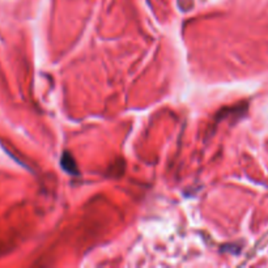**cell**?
I'll return each instance as SVG.
<instances>
[{
  "label": "cell",
  "instance_id": "1",
  "mask_svg": "<svg viewBox=\"0 0 268 268\" xmlns=\"http://www.w3.org/2000/svg\"><path fill=\"white\" fill-rule=\"evenodd\" d=\"M62 166L66 172L71 173V174H77V168L76 164H75V160L73 157L69 155L68 152H66L63 155V158H62Z\"/></svg>",
  "mask_w": 268,
  "mask_h": 268
}]
</instances>
